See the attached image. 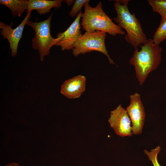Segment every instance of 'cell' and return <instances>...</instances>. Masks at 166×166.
Returning a JSON list of instances; mask_svg holds the SVG:
<instances>
[{
    "label": "cell",
    "mask_w": 166,
    "mask_h": 166,
    "mask_svg": "<svg viewBox=\"0 0 166 166\" xmlns=\"http://www.w3.org/2000/svg\"><path fill=\"white\" fill-rule=\"evenodd\" d=\"M153 39H148L140 45L141 49H135L129 63L135 68L136 77L140 85L143 84L148 75L156 70L161 59L162 48Z\"/></svg>",
    "instance_id": "cell-1"
},
{
    "label": "cell",
    "mask_w": 166,
    "mask_h": 166,
    "mask_svg": "<svg viewBox=\"0 0 166 166\" xmlns=\"http://www.w3.org/2000/svg\"><path fill=\"white\" fill-rule=\"evenodd\" d=\"M114 7L117 13V16L113 18L121 29L127 32L125 39L126 42L135 49L147 41L139 19L134 14L131 13L128 7L130 0H115Z\"/></svg>",
    "instance_id": "cell-2"
},
{
    "label": "cell",
    "mask_w": 166,
    "mask_h": 166,
    "mask_svg": "<svg viewBox=\"0 0 166 166\" xmlns=\"http://www.w3.org/2000/svg\"><path fill=\"white\" fill-rule=\"evenodd\" d=\"M84 7L81 25L86 32L92 33L99 31L113 36L125 34V32L115 24L105 13L102 9L101 2L94 7H91L89 2L86 3Z\"/></svg>",
    "instance_id": "cell-3"
},
{
    "label": "cell",
    "mask_w": 166,
    "mask_h": 166,
    "mask_svg": "<svg viewBox=\"0 0 166 166\" xmlns=\"http://www.w3.org/2000/svg\"><path fill=\"white\" fill-rule=\"evenodd\" d=\"M52 14L46 20L39 22L28 20L26 25L32 27L35 32L32 40V46L38 50L41 61L44 57L48 55L51 47L54 45L56 38H53L50 33V22Z\"/></svg>",
    "instance_id": "cell-4"
},
{
    "label": "cell",
    "mask_w": 166,
    "mask_h": 166,
    "mask_svg": "<svg viewBox=\"0 0 166 166\" xmlns=\"http://www.w3.org/2000/svg\"><path fill=\"white\" fill-rule=\"evenodd\" d=\"M106 35L105 33L99 31L92 33L86 32L74 44L73 54L76 57L81 54L97 51L105 55L110 64L115 65L106 49L105 42Z\"/></svg>",
    "instance_id": "cell-5"
},
{
    "label": "cell",
    "mask_w": 166,
    "mask_h": 166,
    "mask_svg": "<svg viewBox=\"0 0 166 166\" xmlns=\"http://www.w3.org/2000/svg\"><path fill=\"white\" fill-rule=\"evenodd\" d=\"M130 102L126 110L132 123V134L139 135L142 133L145 118L144 107L140 94L135 93L130 95Z\"/></svg>",
    "instance_id": "cell-6"
},
{
    "label": "cell",
    "mask_w": 166,
    "mask_h": 166,
    "mask_svg": "<svg viewBox=\"0 0 166 166\" xmlns=\"http://www.w3.org/2000/svg\"><path fill=\"white\" fill-rule=\"evenodd\" d=\"M108 121L110 127L117 135L121 137L132 135L130 119L121 104L111 111Z\"/></svg>",
    "instance_id": "cell-7"
},
{
    "label": "cell",
    "mask_w": 166,
    "mask_h": 166,
    "mask_svg": "<svg viewBox=\"0 0 166 166\" xmlns=\"http://www.w3.org/2000/svg\"><path fill=\"white\" fill-rule=\"evenodd\" d=\"M83 13L80 11L75 19L65 31L58 33L54 45L63 50L73 49L75 42L82 36L80 19Z\"/></svg>",
    "instance_id": "cell-8"
},
{
    "label": "cell",
    "mask_w": 166,
    "mask_h": 166,
    "mask_svg": "<svg viewBox=\"0 0 166 166\" xmlns=\"http://www.w3.org/2000/svg\"><path fill=\"white\" fill-rule=\"evenodd\" d=\"M31 13L32 11L27 12L24 19L15 29H12L11 27L13 22L9 25L2 22H0L1 35L3 38L7 39L9 42L10 49L11 50L12 57H15L17 54L19 42L22 37L25 26L31 17Z\"/></svg>",
    "instance_id": "cell-9"
},
{
    "label": "cell",
    "mask_w": 166,
    "mask_h": 166,
    "mask_svg": "<svg viewBox=\"0 0 166 166\" xmlns=\"http://www.w3.org/2000/svg\"><path fill=\"white\" fill-rule=\"evenodd\" d=\"M86 84L85 76H75L64 81L61 86L60 93L69 99L79 98L85 90Z\"/></svg>",
    "instance_id": "cell-10"
},
{
    "label": "cell",
    "mask_w": 166,
    "mask_h": 166,
    "mask_svg": "<svg viewBox=\"0 0 166 166\" xmlns=\"http://www.w3.org/2000/svg\"><path fill=\"white\" fill-rule=\"evenodd\" d=\"M63 1L61 0H28L26 12L35 10L40 15L45 14L49 13L53 8H60Z\"/></svg>",
    "instance_id": "cell-11"
},
{
    "label": "cell",
    "mask_w": 166,
    "mask_h": 166,
    "mask_svg": "<svg viewBox=\"0 0 166 166\" xmlns=\"http://www.w3.org/2000/svg\"><path fill=\"white\" fill-rule=\"evenodd\" d=\"M28 0H0V5L7 7L11 11L13 17L17 15L21 17L22 13L27 8Z\"/></svg>",
    "instance_id": "cell-12"
},
{
    "label": "cell",
    "mask_w": 166,
    "mask_h": 166,
    "mask_svg": "<svg viewBox=\"0 0 166 166\" xmlns=\"http://www.w3.org/2000/svg\"><path fill=\"white\" fill-rule=\"evenodd\" d=\"M152 39L158 45L166 40V16L161 17L160 25L154 33Z\"/></svg>",
    "instance_id": "cell-13"
},
{
    "label": "cell",
    "mask_w": 166,
    "mask_h": 166,
    "mask_svg": "<svg viewBox=\"0 0 166 166\" xmlns=\"http://www.w3.org/2000/svg\"><path fill=\"white\" fill-rule=\"evenodd\" d=\"M148 2L153 11L161 16H166V0H148Z\"/></svg>",
    "instance_id": "cell-14"
},
{
    "label": "cell",
    "mask_w": 166,
    "mask_h": 166,
    "mask_svg": "<svg viewBox=\"0 0 166 166\" xmlns=\"http://www.w3.org/2000/svg\"><path fill=\"white\" fill-rule=\"evenodd\" d=\"M160 151V146L156 147L155 148L149 151L145 149L144 152L147 156L149 160L151 161L153 166H161L159 164L157 159L158 155Z\"/></svg>",
    "instance_id": "cell-15"
},
{
    "label": "cell",
    "mask_w": 166,
    "mask_h": 166,
    "mask_svg": "<svg viewBox=\"0 0 166 166\" xmlns=\"http://www.w3.org/2000/svg\"><path fill=\"white\" fill-rule=\"evenodd\" d=\"M89 0H76L69 12V15L72 17L77 16L82 7L86 3L89 2Z\"/></svg>",
    "instance_id": "cell-16"
},
{
    "label": "cell",
    "mask_w": 166,
    "mask_h": 166,
    "mask_svg": "<svg viewBox=\"0 0 166 166\" xmlns=\"http://www.w3.org/2000/svg\"><path fill=\"white\" fill-rule=\"evenodd\" d=\"M4 166H20L18 163H10Z\"/></svg>",
    "instance_id": "cell-17"
},
{
    "label": "cell",
    "mask_w": 166,
    "mask_h": 166,
    "mask_svg": "<svg viewBox=\"0 0 166 166\" xmlns=\"http://www.w3.org/2000/svg\"><path fill=\"white\" fill-rule=\"evenodd\" d=\"M65 2L66 3L67 5L69 6L71 5L75 2L74 0H65Z\"/></svg>",
    "instance_id": "cell-18"
}]
</instances>
